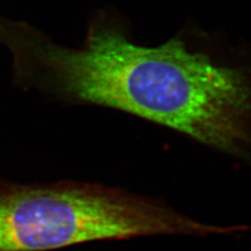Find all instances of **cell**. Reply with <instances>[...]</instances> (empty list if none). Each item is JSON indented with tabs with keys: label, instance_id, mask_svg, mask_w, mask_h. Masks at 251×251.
Segmentation results:
<instances>
[{
	"label": "cell",
	"instance_id": "2",
	"mask_svg": "<svg viewBox=\"0 0 251 251\" xmlns=\"http://www.w3.org/2000/svg\"><path fill=\"white\" fill-rule=\"evenodd\" d=\"M166 203L99 184L0 179V251H47L145 235L231 234Z\"/></svg>",
	"mask_w": 251,
	"mask_h": 251
},
{
	"label": "cell",
	"instance_id": "1",
	"mask_svg": "<svg viewBox=\"0 0 251 251\" xmlns=\"http://www.w3.org/2000/svg\"><path fill=\"white\" fill-rule=\"evenodd\" d=\"M16 81L61 100L122 110L229 155L251 151V68L219 62L179 39L138 45L122 31L91 28L81 49L54 44L0 20Z\"/></svg>",
	"mask_w": 251,
	"mask_h": 251
}]
</instances>
